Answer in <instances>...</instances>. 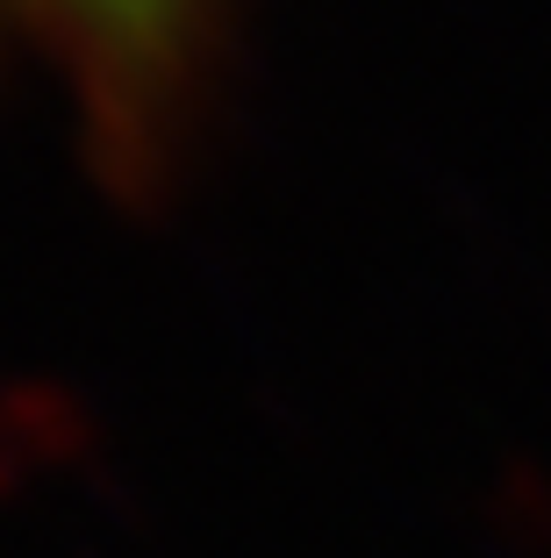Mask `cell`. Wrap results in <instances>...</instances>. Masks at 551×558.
I'll return each instance as SVG.
<instances>
[{
  "label": "cell",
  "mask_w": 551,
  "mask_h": 558,
  "mask_svg": "<svg viewBox=\"0 0 551 558\" xmlns=\"http://www.w3.org/2000/svg\"><path fill=\"white\" fill-rule=\"evenodd\" d=\"M58 8H65L80 29L108 36V44H151L187 0H58Z\"/></svg>",
  "instance_id": "obj_1"
}]
</instances>
